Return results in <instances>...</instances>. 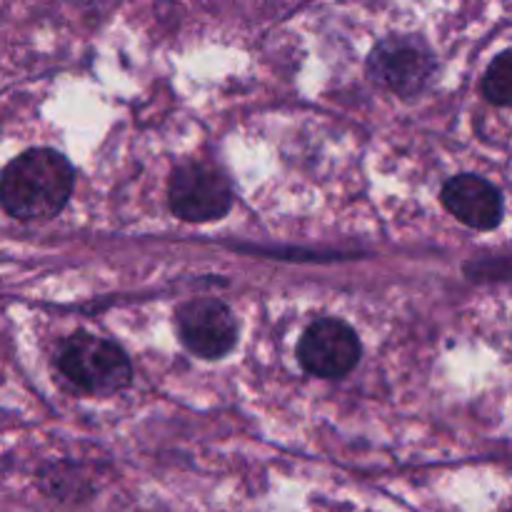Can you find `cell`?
I'll return each mask as SVG.
<instances>
[{"mask_svg": "<svg viewBox=\"0 0 512 512\" xmlns=\"http://www.w3.org/2000/svg\"><path fill=\"white\" fill-rule=\"evenodd\" d=\"M483 93L490 103L512 108V48L503 50L483 75Z\"/></svg>", "mask_w": 512, "mask_h": 512, "instance_id": "8", "label": "cell"}, {"mask_svg": "<svg viewBox=\"0 0 512 512\" xmlns=\"http://www.w3.org/2000/svg\"><path fill=\"white\" fill-rule=\"evenodd\" d=\"M58 365L65 378L88 395H115L133 380V365L125 350L98 335H70L60 345Z\"/></svg>", "mask_w": 512, "mask_h": 512, "instance_id": "2", "label": "cell"}, {"mask_svg": "<svg viewBox=\"0 0 512 512\" xmlns=\"http://www.w3.org/2000/svg\"><path fill=\"white\" fill-rule=\"evenodd\" d=\"M298 360L305 373L315 378H343L358 365L360 340L343 320L320 318L300 335Z\"/></svg>", "mask_w": 512, "mask_h": 512, "instance_id": "5", "label": "cell"}, {"mask_svg": "<svg viewBox=\"0 0 512 512\" xmlns=\"http://www.w3.org/2000/svg\"><path fill=\"white\" fill-rule=\"evenodd\" d=\"M443 205L473 230H493L503 220V195L490 180L480 175H455L443 188Z\"/></svg>", "mask_w": 512, "mask_h": 512, "instance_id": "7", "label": "cell"}, {"mask_svg": "<svg viewBox=\"0 0 512 512\" xmlns=\"http://www.w3.org/2000/svg\"><path fill=\"white\" fill-rule=\"evenodd\" d=\"M75 170L53 148H30L5 165L0 198L3 210L15 220H50L68 205Z\"/></svg>", "mask_w": 512, "mask_h": 512, "instance_id": "1", "label": "cell"}, {"mask_svg": "<svg viewBox=\"0 0 512 512\" xmlns=\"http://www.w3.org/2000/svg\"><path fill=\"white\" fill-rule=\"evenodd\" d=\"M178 335L193 355L218 360L238 345V320L223 300L195 298L178 310Z\"/></svg>", "mask_w": 512, "mask_h": 512, "instance_id": "6", "label": "cell"}, {"mask_svg": "<svg viewBox=\"0 0 512 512\" xmlns=\"http://www.w3.org/2000/svg\"><path fill=\"white\" fill-rule=\"evenodd\" d=\"M438 60L418 35H390L368 55V75L380 88L395 95H418L435 75Z\"/></svg>", "mask_w": 512, "mask_h": 512, "instance_id": "3", "label": "cell"}, {"mask_svg": "<svg viewBox=\"0 0 512 512\" xmlns=\"http://www.w3.org/2000/svg\"><path fill=\"white\" fill-rule=\"evenodd\" d=\"M168 203L173 215L185 223H213L233 208V188L213 165L188 163L175 168L168 185Z\"/></svg>", "mask_w": 512, "mask_h": 512, "instance_id": "4", "label": "cell"}]
</instances>
